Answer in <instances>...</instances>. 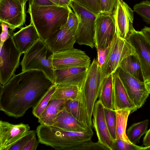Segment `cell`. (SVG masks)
I'll return each instance as SVG.
<instances>
[{
  "label": "cell",
  "instance_id": "obj_1",
  "mask_svg": "<svg viewBox=\"0 0 150 150\" xmlns=\"http://www.w3.org/2000/svg\"><path fill=\"white\" fill-rule=\"evenodd\" d=\"M54 84L39 70L14 75L5 84H0V110L9 117H23L37 105Z\"/></svg>",
  "mask_w": 150,
  "mask_h": 150
},
{
  "label": "cell",
  "instance_id": "obj_2",
  "mask_svg": "<svg viewBox=\"0 0 150 150\" xmlns=\"http://www.w3.org/2000/svg\"><path fill=\"white\" fill-rule=\"evenodd\" d=\"M90 127L83 132L67 131L52 126L40 124L36 129L39 143L59 150H106L99 143L91 141L93 132Z\"/></svg>",
  "mask_w": 150,
  "mask_h": 150
},
{
  "label": "cell",
  "instance_id": "obj_3",
  "mask_svg": "<svg viewBox=\"0 0 150 150\" xmlns=\"http://www.w3.org/2000/svg\"><path fill=\"white\" fill-rule=\"evenodd\" d=\"M71 10L68 6H39L29 3L27 12L30 15L31 23L35 27L40 39L45 41L66 24Z\"/></svg>",
  "mask_w": 150,
  "mask_h": 150
},
{
  "label": "cell",
  "instance_id": "obj_4",
  "mask_svg": "<svg viewBox=\"0 0 150 150\" xmlns=\"http://www.w3.org/2000/svg\"><path fill=\"white\" fill-rule=\"evenodd\" d=\"M104 79L97 59L94 58L80 88L78 98L81 121L88 127L93 126V111Z\"/></svg>",
  "mask_w": 150,
  "mask_h": 150
},
{
  "label": "cell",
  "instance_id": "obj_5",
  "mask_svg": "<svg viewBox=\"0 0 150 150\" xmlns=\"http://www.w3.org/2000/svg\"><path fill=\"white\" fill-rule=\"evenodd\" d=\"M53 54L44 41L39 39L24 53L21 63L22 72L31 70L41 71L54 83V71L51 59Z\"/></svg>",
  "mask_w": 150,
  "mask_h": 150
},
{
  "label": "cell",
  "instance_id": "obj_6",
  "mask_svg": "<svg viewBox=\"0 0 150 150\" xmlns=\"http://www.w3.org/2000/svg\"><path fill=\"white\" fill-rule=\"evenodd\" d=\"M69 7L79 19L78 27L75 35L76 42L93 48L95 47V23L97 16L72 1Z\"/></svg>",
  "mask_w": 150,
  "mask_h": 150
},
{
  "label": "cell",
  "instance_id": "obj_7",
  "mask_svg": "<svg viewBox=\"0 0 150 150\" xmlns=\"http://www.w3.org/2000/svg\"><path fill=\"white\" fill-rule=\"evenodd\" d=\"M135 53L133 46L126 39L119 37L116 33L108 47L104 62L101 67L103 77L105 78L112 74L123 59Z\"/></svg>",
  "mask_w": 150,
  "mask_h": 150
},
{
  "label": "cell",
  "instance_id": "obj_8",
  "mask_svg": "<svg viewBox=\"0 0 150 150\" xmlns=\"http://www.w3.org/2000/svg\"><path fill=\"white\" fill-rule=\"evenodd\" d=\"M13 30L10 36L3 44H0V83L5 84L14 75L18 67L22 54L16 46L13 38Z\"/></svg>",
  "mask_w": 150,
  "mask_h": 150
},
{
  "label": "cell",
  "instance_id": "obj_9",
  "mask_svg": "<svg viewBox=\"0 0 150 150\" xmlns=\"http://www.w3.org/2000/svg\"><path fill=\"white\" fill-rule=\"evenodd\" d=\"M26 2L23 0H0V21L13 30L25 23Z\"/></svg>",
  "mask_w": 150,
  "mask_h": 150
},
{
  "label": "cell",
  "instance_id": "obj_10",
  "mask_svg": "<svg viewBox=\"0 0 150 150\" xmlns=\"http://www.w3.org/2000/svg\"><path fill=\"white\" fill-rule=\"evenodd\" d=\"M116 34L113 14L101 13L97 16L95 42L97 50H104L111 44Z\"/></svg>",
  "mask_w": 150,
  "mask_h": 150
},
{
  "label": "cell",
  "instance_id": "obj_11",
  "mask_svg": "<svg viewBox=\"0 0 150 150\" xmlns=\"http://www.w3.org/2000/svg\"><path fill=\"white\" fill-rule=\"evenodd\" d=\"M124 86L129 97L137 109L144 104L149 94L146 83L119 67L115 72Z\"/></svg>",
  "mask_w": 150,
  "mask_h": 150
},
{
  "label": "cell",
  "instance_id": "obj_12",
  "mask_svg": "<svg viewBox=\"0 0 150 150\" xmlns=\"http://www.w3.org/2000/svg\"><path fill=\"white\" fill-rule=\"evenodd\" d=\"M126 40L133 46L138 56L144 82L150 81V43L141 31L134 29L129 32Z\"/></svg>",
  "mask_w": 150,
  "mask_h": 150
},
{
  "label": "cell",
  "instance_id": "obj_13",
  "mask_svg": "<svg viewBox=\"0 0 150 150\" xmlns=\"http://www.w3.org/2000/svg\"><path fill=\"white\" fill-rule=\"evenodd\" d=\"M51 59L54 70L82 67L88 68L90 58L80 50L72 49L53 53Z\"/></svg>",
  "mask_w": 150,
  "mask_h": 150
},
{
  "label": "cell",
  "instance_id": "obj_14",
  "mask_svg": "<svg viewBox=\"0 0 150 150\" xmlns=\"http://www.w3.org/2000/svg\"><path fill=\"white\" fill-rule=\"evenodd\" d=\"M134 12L123 0H117L112 14L116 33L122 39H126L129 32L134 29L133 25Z\"/></svg>",
  "mask_w": 150,
  "mask_h": 150
},
{
  "label": "cell",
  "instance_id": "obj_15",
  "mask_svg": "<svg viewBox=\"0 0 150 150\" xmlns=\"http://www.w3.org/2000/svg\"><path fill=\"white\" fill-rule=\"evenodd\" d=\"M30 129L28 124H14L1 120L0 150H8L9 147L25 134Z\"/></svg>",
  "mask_w": 150,
  "mask_h": 150
},
{
  "label": "cell",
  "instance_id": "obj_16",
  "mask_svg": "<svg viewBox=\"0 0 150 150\" xmlns=\"http://www.w3.org/2000/svg\"><path fill=\"white\" fill-rule=\"evenodd\" d=\"M93 115V125L96 132L98 142L108 150H113L114 141L110 135L106 122L104 107L98 100L95 103Z\"/></svg>",
  "mask_w": 150,
  "mask_h": 150
},
{
  "label": "cell",
  "instance_id": "obj_17",
  "mask_svg": "<svg viewBox=\"0 0 150 150\" xmlns=\"http://www.w3.org/2000/svg\"><path fill=\"white\" fill-rule=\"evenodd\" d=\"M44 42L54 53L73 48L76 40L74 36L65 24Z\"/></svg>",
  "mask_w": 150,
  "mask_h": 150
},
{
  "label": "cell",
  "instance_id": "obj_18",
  "mask_svg": "<svg viewBox=\"0 0 150 150\" xmlns=\"http://www.w3.org/2000/svg\"><path fill=\"white\" fill-rule=\"evenodd\" d=\"M88 68L79 67L54 70V84L56 85H72L81 87Z\"/></svg>",
  "mask_w": 150,
  "mask_h": 150
},
{
  "label": "cell",
  "instance_id": "obj_19",
  "mask_svg": "<svg viewBox=\"0 0 150 150\" xmlns=\"http://www.w3.org/2000/svg\"><path fill=\"white\" fill-rule=\"evenodd\" d=\"M113 102L114 109L130 110L131 113L137 108L131 100L127 91L117 74H113Z\"/></svg>",
  "mask_w": 150,
  "mask_h": 150
},
{
  "label": "cell",
  "instance_id": "obj_20",
  "mask_svg": "<svg viewBox=\"0 0 150 150\" xmlns=\"http://www.w3.org/2000/svg\"><path fill=\"white\" fill-rule=\"evenodd\" d=\"M12 37L16 46L22 54L40 39L35 27L31 23L13 33Z\"/></svg>",
  "mask_w": 150,
  "mask_h": 150
},
{
  "label": "cell",
  "instance_id": "obj_21",
  "mask_svg": "<svg viewBox=\"0 0 150 150\" xmlns=\"http://www.w3.org/2000/svg\"><path fill=\"white\" fill-rule=\"evenodd\" d=\"M52 126L64 131L74 132H85L91 127L79 121L64 108L57 114Z\"/></svg>",
  "mask_w": 150,
  "mask_h": 150
},
{
  "label": "cell",
  "instance_id": "obj_22",
  "mask_svg": "<svg viewBox=\"0 0 150 150\" xmlns=\"http://www.w3.org/2000/svg\"><path fill=\"white\" fill-rule=\"evenodd\" d=\"M66 99H53L50 100L47 107L41 116L38 122L41 125L52 126L58 113L63 109L66 101Z\"/></svg>",
  "mask_w": 150,
  "mask_h": 150
},
{
  "label": "cell",
  "instance_id": "obj_23",
  "mask_svg": "<svg viewBox=\"0 0 150 150\" xmlns=\"http://www.w3.org/2000/svg\"><path fill=\"white\" fill-rule=\"evenodd\" d=\"M119 67L137 79L144 81L141 64L136 52L123 59Z\"/></svg>",
  "mask_w": 150,
  "mask_h": 150
},
{
  "label": "cell",
  "instance_id": "obj_24",
  "mask_svg": "<svg viewBox=\"0 0 150 150\" xmlns=\"http://www.w3.org/2000/svg\"><path fill=\"white\" fill-rule=\"evenodd\" d=\"M113 74L105 78L101 87L98 101L104 108L114 110L113 102Z\"/></svg>",
  "mask_w": 150,
  "mask_h": 150
},
{
  "label": "cell",
  "instance_id": "obj_25",
  "mask_svg": "<svg viewBox=\"0 0 150 150\" xmlns=\"http://www.w3.org/2000/svg\"><path fill=\"white\" fill-rule=\"evenodd\" d=\"M116 114V139L122 140L129 144H132L126 134V127L128 116L131 113L128 109L115 110Z\"/></svg>",
  "mask_w": 150,
  "mask_h": 150
},
{
  "label": "cell",
  "instance_id": "obj_26",
  "mask_svg": "<svg viewBox=\"0 0 150 150\" xmlns=\"http://www.w3.org/2000/svg\"><path fill=\"white\" fill-rule=\"evenodd\" d=\"M55 90L50 100L59 99L75 100L79 95L80 88L72 85H56Z\"/></svg>",
  "mask_w": 150,
  "mask_h": 150
},
{
  "label": "cell",
  "instance_id": "obj_27",
  "mask_svg": "<svg viewBox=\"0 0 150 150\" xmlns=\"http://www.w3.org/2000/svg\"><path fill=\"white\" fill-rule=\"evenodd\" d=\"M149 122V120H145L133 124L128 128L126 134L132 143L136 144L139 143L141 137L148 131Z\"/></svg>",
  "mask_w": 150,
  "mask_h": 150
},
{
  "label": "cell",
  "instance_id": "obj_28",
  "mask_svg": "<svg viewBox=\"0 0 150 150\" xmlns=\"http://www.w3.org/2000/svg\"><path fill=\"white\" fill-rule=\"evenodd\" d=\"M56 87L55 84L53 85L42 97L37 105L33 108L32 112L35 117L38 118L43 113L54 92Z\"/></svg>",
  "mask_w": 150,
  "mask_h": 150
},
{
  "label": "cell",
  "instance_id": "obj_29",
  "mask_svg": "<svg viewBox=\"0 0 150 150\" xmlns=\"http://www.w3.org/2000/svg\"><path fill=\"white\" fill-rule=\"evenodd\" d=\"M106 122L110 135L113 140L116 139V114L114 110L104 108Z\"/></svg>",
  "mask_w": 150,
  "mask_h": 150
},
{
  "label": "cell",
  "instance_id": "obj_30",
  "mask_svg": "<svg viewBox=\"0 0 150 150\" xmlns=\"http://www.w3.org/2000/svg\"><path fill=\"white\" fill-rule=\"evenodd\" d=\"M134 11L140 16L144 21L150 24V1H143L134 5Z\"/></svg>",
  "mask_w": 150,
  "mask_h": 150
},
{
  "label": "cell",
  "instance_id": "obj_31",
  "mask_svg": "<svg viewBox=\"0 0 150 150\" xmlns=\"http://www.w3.org/2000/svg\"><path fill=\"white\" fill-rule=\"evenodd\" d=\"M96 16L101 13L100 0H72Z\"/></svg>",
  "mask_w": 150,
  "mask_h": 150
},
{
  "label": "cell",
  "instance_id": "obj_32",
  "mask_svg": "<svg viewBox=\"0 0 150 150\" xmlns=\"http://www.w3.org/2000/svg\"><path fill=\"white\" fill-rule=\"evenodd\" d=\"M36 131L30 130L15 143L9 147L8 150H23L28 142L36 137Z\"/></svg>",
  "mask_w": 150,
  "mask_h": 150
},
{
  "label": "cell",
  "instance_id": "obj_33",
  "mask_svg": "<svg viewBox=\"0 0 150 150\" xmlns=\"http://www.w3.org/2000/svg\"><path fill=\"white\" fill-rule=\"evenodd\" d=\"M79 101L78 98L75 100H69L64 105V109L80 122L79 113Z\"/></svg>",
  "mask_w": 150,
  "mask_h": 150
},
{
  "label": "cell",
  "instance_id": "obj_34",
  "mask_svg": "<svg viewBox=\"0 0 150 150\" xmlns=\"http://www.w3.org/2000/svg\"><path fill=\"white\" fill-rule=\"evenodd\" d=\"M144 147L121 139H116L114 141L113 150H143Z\"/></svg>",
  "mask_w": 150,
  "mask_h": 150
},
{
  "label": "cell",
  "instance_id": "obj_35",
  "mask_svg": "<svg viewBox=\"0 0 150 150\" xmlns=\"http://www.w3.org/2000/svg\"><path fill=\"white\" fill-rule=\"evenodd\" d=\"M79 23L78 17L71 10L69 13L66 25L74 36L78 27Z\"/></svg>",
  "mask_w": 150,
  "mask_h": 150
},
{
  "label": "cell",
  "instance_id": "obj_36",
  "mask_svg": "<svg viewBox=\"0 0 150 150\" xmlns=\"http://www.w3.org/2000/svg\"><path fill=\"white\" fill-rule=\"evenodd\" d=\"M117 1V0H100L101 12L112 13Z\"/></svg>",
  "mask_w": 150,
  "mask_h": 150
},
{
  "label": "cell",
  "instance_id": "obj_37",
  "mask_svg": "<svg viewBox=\"0 0 150 150\" xmlns=\"http://www.w3.org/2000/svg\"><path fill=\"white\" fill-rule=\"evenodd\" d=\"M0 23L2 30L0 35V44H3L10 37V31L8 30V25L4 23Z\"/></svg>",
  "mask_w": 150,
  "mask_h": 150
},
{
  "label": "cell",
  "instance_id": "obj_38",
  "mask_svg": "<svg viewBox=\"0 0 150 150\" xmlns=\"http://www.w3.org/2000/svg\"><path fill=\"white\" fill-rule=\"evenodd\" d=\"M29 3L32 5L39 6H47L57 5L50 0H31L29 2Z\"/></svg>",
  "mask_w": 150,
  "mask_h": 150
},
{
  "label": "cell",
  "instance_id": "obj_39",
  "mask_svg": "<svg viewBox=\"0 0 150 150\" xmlns=\"http://www.w3.org/2000/svg\"><path fill=\"white\" fill-rule=\"evenodd\" d=\"M39 143L36 137L33 138L23 148V150H35Z\"/></svg>",
  "mask_w": 150,
  "mask_h": 150
},
{
  "label": "cell",
  "instance_id": "obj_40",
  "mask_svg": "<svg viewBox=\"0 0 150 150\" xmlns=\"http://www.w3.org/2000/svg\"><path fill=\"white\" fill-rule=\"evenodd\" d=\"M108 49V48L104 50H97L98 52L97 59L100 67L104 62Z\"/></svg>",
  "mask_w": 150,
  "mask_h": 150
},
{
  "label": "cell",
  "instance_id": "obj_41",
  "mask_svg": "<svg viewBox=\"0 0 150 150\" xmlns=\"http://www.w3.org/2000/svg\"><path fill=\"white\" fill-rule=\"evenodd\" d=\"M143 142V145L145 147L150 146V128L146 134Z\"/></svg>",
  "mask_w": 150,
  "mask_h": 150
},
{
  "label": "cell",
  "instance_id": "obj_42",
  "mask_svg": "<svg viewBox=\"0 0 150 150\" xmlns=\"http://www.w3.org/2000/svg\"><path fill=\"white\" fill-rule=\"evenodd\" d=\"M141 31L150 43V27L145 26Z\"/></svg>",
  "mask_w": 150,
  "mask_h": 150
},
{
  "label": "cell",
  "instance_id": "obj_43",
  "mask_svg": "<svg viewBox=\"0 0 150 150\" xmlns=\"http://www.w3.org/2000/svg\"><path fill=\"white\" fill-rule=\"evenodd\" d=\"M58 5L61 6H69L72 0H57Z\"/></svg>",
  "mask_w": 150,
  "mask_h": 150
},
{
  "label": "cell",
  "instance_id": "obj_44",
  "mask_svg": "<svg viewBox=\"0 0 150 150\" xmlns=\"http://www.w3.org/2000/svg\"><path fill=\"white\" fill-rule=\"evenodd\" d=\"M146 86L147 89L150 94V81L146 83Z\"/></svg>",
  "mask_w": 150,
  "mask_h": 150
},
{
  "label": "cell",
  "instance_id": "obj_45",
  "mask_svg": "<svg viewBox=\"0 0 150 150\" xmlns=\"http://www.w3.org/2000/svg\"><path fill=\"white\" fill-rule=\"evenodd\" d=\"M57 5H59L57 0H50Z\"/></svg>",
  "mask_w": 150,
  "mask_h": 150
},
{
  "label": "cell",
  "instance_id": "obj_46",
  "mask_svg": "<svg viewBox=\"0 0 150 150\" xmlns=\"http://www.w3.org/2000/svg\"><path fill=\"white\" fill-rule=\"evenodd\" d=\"M150 150V146L148 147H144V150Z\"/></svg>",
  "mask_w": 150,
  "mask_h": 150
},
{
  "label": "cell",
  "instance_id": "obj_47",
  "mask_svg": "<svg viewBox=\"0 0 150 150\" xmlns=\"http://www.w3.org/2000/svg\"><path fill=\"white\" fill-rule=\"evenodd\" d=\"M23 0L24 1H25L26 2L27 1H28V0Z\"/></svg>",
  "mask_w": 150,
  "mask_h": 150
}]
</instances>
